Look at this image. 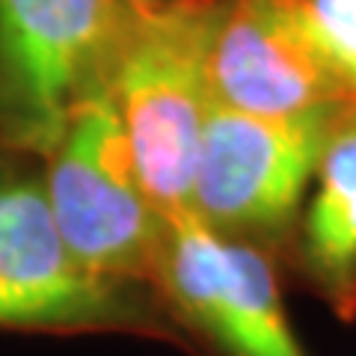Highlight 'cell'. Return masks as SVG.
Wrapping results in <instances>:
<instances>
[{
    "mask_svg": "<svg viewBox=\"0 0 356 356\" xmlns=\"http://www.w3.org/2000/svg\"><path fill=\"white\" fill-rule=\"evenodd\" d=\"M0 332L134 336L193 356L184 330L149 285L83 270L48 205L44 158L0 140Z\"/></svg>",
    "mask_w": 356,
    "mask_h": 356,
    "instance_id": "obj_1",
    "label": "cell"
},
{
    "mask_svg": "<svg viewBox=\"0 0 356 356\" xmlns=\"http://www.w3.org/2000/svg\"><path fill=\"white\" fill-rule=\"evenodd\" d=\"M222 0L134 6L110 98L125 125L143 184L163 217L193 202L199 143L211 113L208 54Z\"/></svg>",
    "mask_w": 356,
    "mask_h": 356,
    "instance_id": "obj_2",
    "label": "cell"
},
{
    "mask_svg": "<svg viewBox=\"0 0 356 356\" xmlns=\"http://www.w3.org/2000/svg\"><path fill=\"white\" fill-rule=\"evenodd\" d=\"M131 0H0V140L48 161L110 89Z\"/></svg>",
    "mask_w": 356,
    "mask_h": 356,
    "instance_id": "obj_3",
    "label": "cell"
},
{
    "mask_svg": "<svg viewBox=\"0 0 356 356\" xmlns=\"http://www.w3.org/2000/svg\"><path fill=\"white\" fill-rule=\"evenodd\" d=\"M44 184L60 238L83 270L154 288L166 217L143 184L110 92L74 113L44 161Z\"/></svg>",
    "mask_w": 356,
    "mask_h": 356,
    "instance_id": "obj_4",
    "label": "cell"
},
{
    "mask_svg": "<svg viewBox=\"0 0 356 356\" xmlns=\"http://www.w3.org/2000/svg\"><path fill=\"white\" fill-rule=\"evenodd\" d=\"M330 116L261 119L211 104L191 211L220 238L261 250L285 270Z\"/></svg>",
    "mask_w": 356,
    "mask_h": 356,
    "instance_id": "obj_5",
    "label": "cell"
},
{
    "mask_svg": "<svg viewBox=\"0 0 356 356\" xmlns=\"http://www.w3.org/2000/svg\"><path fill=\"white\" fill-rule=\"evenodd\" d=\"M154 288L193 356H306L282 306V267L193 211L166 217Z\"/></svg>",
    "mask_w": 356,
    "mask_h": 356,
    "instance_id": "obj_6",
    "label": "cell"
},
{
    "mask_svg": "<svg viewBox=\"0 0 356 356\" xmlns=\"http://www.w3.org/2000/svg\"><path fill=\"white\" fill-rule=\"evenodd\" d=\"M214 104L309 119L353 102L309 36L297 0H222L208 54Z\"/></svg>",
    "mask_w": 356,
    "mask_h": 356,
    "instance_id": "obj_7",
    "label": "cell"
},
{
    "mask_svg": "<svg viewBox=\"0 0 356 356\" xmlns=\"http://www.w3.org/2000/svg\"><path fill=\"white\" fill-rule=\"evenodd\" d=\"M285 273L344 324L356 321V102L332 110Z\"/></svg>",
    "mask_w": 356,
    "mask_h": 356,
    "instance_id": "obj_8",
    "label": "cell"
},
{
    "mask_svg": "<svg viewBox=\"0 0 356 356\" xmlns=\"http://www.w3.org/2000/svg\"><path fill=\"white\" fill-rule=\"evenodd\" d=\"M134 6H143V9H152V6H163V3H175V0H131Z\"/></svg>",
    "mask_w": 356,
    "mask_h": 356,
    "instance_id": "obj_9",
    "label": "cell"
}]
</instances>
